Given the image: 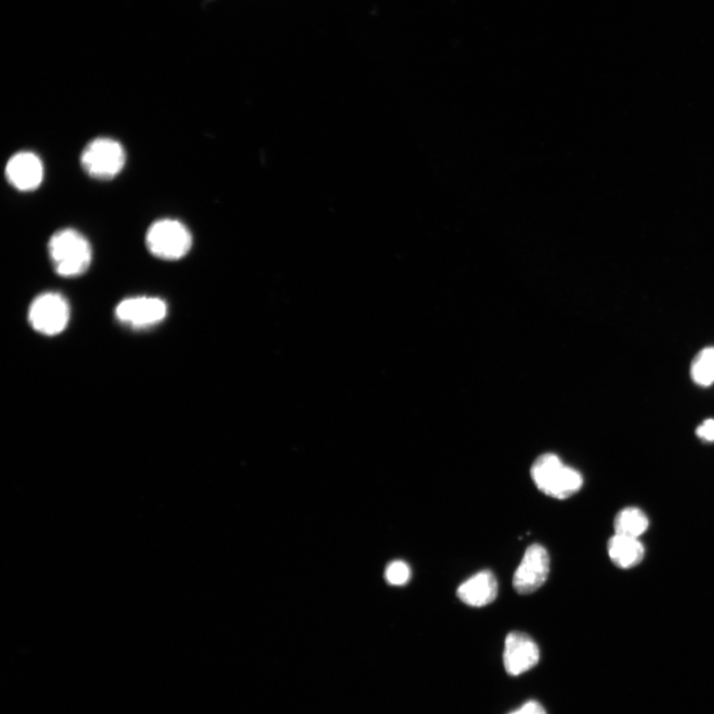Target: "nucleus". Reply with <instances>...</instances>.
Wrapping results in <instances>:
<instances>
[{"label":"nucleus","instance_id":"obj_9","mask_svg":"<svg viewBox=\"0 0 714 714\" xmlns=\"http://www.w3.org/2000/svg\"><path fill=\"white\" fill-rule=\"evenodd\" d=\"M5 176L8 183L18 191L36 190L44 177L41 159L33 152H18L9 159L5 167Z\"/></svg>","mask_w":714,"mask_h":714},{"label":"nucleus","instance_id":"obj_6","mask_svg":"<svg viewBox=\"0 0 714 714\" xmlns=\"http://www.w3.org/2000/svg\"><path fill=\"white\" fill-rule=\"evenodd\" d=\"M168 308L165 301L157 297H133L121 301L117 319L136 330L151 327L165 320Z\"/></svg>","mask_w":714,"mask_h":714},{"label":"nucleus","instance_id":"obj_16","mask_svg":"<svg viewBox=\"0 0 714 714\" xmlns=\"http://www.w3.org/2000/svg\"><path fill=\"white\" fill-rule=\"evenodd\" d=\"M509 714H547V712L545 709L541 706L540 702L530 700L517 710Z\"/></svg>","mask_w":714,"mask_h":714},{"label":"nucleus","instance_id":"obj_8","mask_svg":"<svg viewBox=\"0 0 714 714\" xmlns=\"http://www.w3.org/2000/svg\"><path fill=\"white\" fill-rule=\"evenodd\" d=\"M540 660V650L534 640L523 632L507 635L503 653L505 670L509 675L519 676L534 667Z\"/></svg>","mask_w":714,"mask_h":714},{"label":"nucleus","instance_id":"obj_13","mask_svg":"<svg viewBox=\"0 0 714 714\" xmlns=\"http://www.w3.org/2000/svg\"><path fill=\"white\" fill-rule=\"evenodd\" d=\"M690 376L700 387L714 383V347L702 349L691 362Z\"/></svg>","mask_w":714,"mask_h":714},{"label":"nucleus","instance_id":"obj_7","mask_svg":"<svg viewBox=\"0 0 714 714\" xmlns=\"http://www.w3.org/2000/svg\"><path fill=\"white\" fill-rule=\"evenodd\" d=\"M550 573V557L547 550L538 543L530 546L513 576V587L520 595L538 591L546 583Z\"/></svg>","mask_w":714,"mask_h":714},{"label":"nucleus","instance_id":"obj_15","mask_svg":"<svg viewBox=\"0 0 714 714\" xmlns=\"http://www.w3.org/2000/svg\"><path fill=\"white\" fill-rule=\"evenodd\" d=\"M697 435L699 439L709 441V443H712V441H714L713 419H709V420H706L704 423L698 426L697 429Z\"/></svg>","mask_w":714,"mask_h":714},{"label":"nucleus","instance_id":"obj_12","mask_svg":"<svg viewBox=\"0 0 714 714\" xmlns=\"http://www.w3.org/2000/svg\"><path fill=\"white\" fill-rule=\"evenodd\" d=\"M649 527V519L641 509H622L615 520L616 534L639 539Z\"/></svg>","mask_w":714,"mask_h":714},{"label":"nucleus","instance_id":"obj_5","mask_svg":"<svg viewBox=\"0 0 714 714\" xmlns=\"http://www.w3.org/2000/svg\"><path fill=\"white\" fill-rule=\"evenodd\" d=\"M71 316L70 305L59 293L39 295L30 305L28 321L34 331L45 336L61 334Z\"/></svg>","mask_w":714,"mask_h":714},{"label":"nucleus","instance_id":"obj_4","mask_svg":"<svg viewBox=\"0 0 714 714\" xmlns=\"http://www.w3.org/2000/svg\"><path fill=\"white\" fill-rule=\"evenodd\" d=\"M126 162L127 154L122 145L109 138H99L90 141L81 155V164L85 172L101 181L117 177Z\"/></svg>","mask_w":714,"mask_h":714},{"label":"nucleus","instance_id":"obj_3","mask_svg":"<svg viewBox=\"0 0 714 714\" xmlns=\"http://www.w3.org/2000/svg\"><path fill=\"white\" fill-rule=\"evenodd\" d=\"M145 243L150 254L157 258L174 262L189 254L192 238L184 223L173 219H163L150 225Z\"/></svg>","mask_w":714,"mask_h":714},{"label":"nucleus","instance_id":"obj_14","mask_svg":"<svg viewBox=\"0 0 714 714\" xmlns=\"http://www.w3.org/2000/svg\"><path fill=\"white\" fill-rule=\"evenodd\" d=\"M385 577L392 585H404L410 580L411 570L406 563L396 561L388 566Z\"/></svg>","mask_w":714,"mask_h":714},{"label":"nucleus","instance_id":"obj_1","mask_svg":"<svg viewBox=\"0 0 714 714\" xmlns=\"http://www.w3.org/2000/svg\"><path fill=\"white\" fill-rule=\"evenodd\" d=\"M48 252L56 274L66 278L81 276L92 264L93 251L86 236L73 229L56 232Z\"/></svg>","mask_w":714,"mask_h":714},{"label":"nucleus","instance_id":"obj_2","mask_svg":"<svg viewBox=\"0 0 714 714\" xmlns=\"http://www.w3.org/2000/svg\"><path fill=\"white\" fill-rule=\"evenodd\" d=\"M532 479L538 489L546 495L566 500L580 492L584 479L582 474L566 467L562 460L553 453L541 456L531 469Z\"/></svg>","mask_w":714,"mask_h":714},{"label":"nucleus","instance_id":"obj_10","mask_svg":"<svg viewBox=\"0 0 714 714\" xmlns=\"http://www.w3.org/2000/svg\"><path fill=\"white\" fill-rule=\"evenodd\" d=\"M498 594V583L493 573L482 571L461 584L457 592L463 604L482 607L494 602Z\"/></svg>","mask_w":714,"mask_h":714},{"label":"nucleus","instance_id":"obj_11","mask_svg":"<svg viewBox=\"0 0 714 714\" xmlns=\"http://www.w3.org/2000/svg\"><path fill=\"white\" fill-rule=\"evenodd\" d=\"M607 551L612 563L623 570H629L639 564L645 554L643 543L639 539L617 534L610 538Z\"/></svg>","mask_w":714,"mask_h":714}]
</instances>
